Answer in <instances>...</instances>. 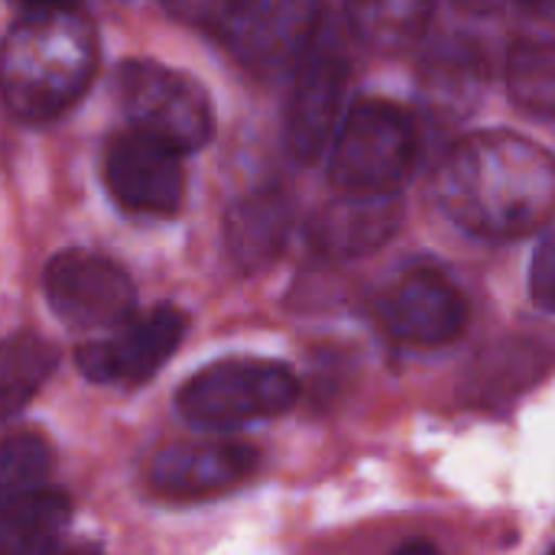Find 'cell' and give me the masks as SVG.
<instances>
[{
  "mask_svg": "<svg viewBox=\"0 0 555 555\" xmlns=\"http://www.w3.org/2000/svg\"><path fill=\"white\" fill-rule=\"evenodd\" d=\"M442 211L468 234L511 241L546 228L555 205V163L540 143L481 130L459 140L436 176Z\"/></svg>",
  "mask_w": 555,
  "mask_h": 555,
  "instance_id": "cell-1",
  "label": "cell"
},
{
  "mask_svg": "<svg viewBox=\"0 0 555 555\" xmlns=\"http://www.w3.org/2000/svg\"><path fill=\"white\" fill-rule=\"evenodd\" d=\"M94 26L75 7H29L0 49V94L23 120L65 114L91 85Z\"/></svg>",
  "mask_w": 555,
  "mask_h": 555,
  "instance_id": "cell-2",
  "label": "cell"
},
{
  "mask_svg": "<svg viewBox=\"0 0 555 555\" xmlns=\"http://www.w3.org/2000/svg\"><path fill=\"white\" fill-rule=\"evenodd\" d=\"M208 23L237 65L283 75L315 46L322 0H215Z\"/></svg>",
  "mask_w": 555,
  "mask_h": 555,
  "instance_id": "cell-3",
  "label": "cell"
},
{
  "mask_svg": "<svg viewBox=\"0 0 555 555\" xmlns=\"http://www.w3.org/2000/svg\"><path fill=\"white\" fill-rule=\"evenodd\" d=\"M296 397L299 380L286 364L267 358H228L185 380L176 403L192 426L234 429L286 413Z\"/></svg>",
  "mask_w": 555,
  "mask_h": 555,
  "instance_id": "cell-4",
  "label": "cell"
},
{
  "mask_svg": "<svg viewBox=\"0 0 555 555\" xmlns=\"http://www.w3.org/2000/svg\"><path fill=\"white\" fill-rule=\"evenodd\" d=\"M328 146L341 192H400L420 153L413 120L390 101H358Z\"/></svg>",
  "mask_w": 555,
  "mask_h": 555,
  "instance_id": "cell-5",
  "label": "cell"
},
{
  "mask_svg": "<svg viewBox=\"0 0 555 555\" xmlns=\"http://www.w3.org/2000/svg\"><path fill=\"white\" fill-rule=\"evenodd\" d=\"M117 101L140 130L176 153H192L211 137V101L205 88L159 62L130 59L117 72Z\"/></svg>",
  "mask_w": 555,
  "mask_h": 555,
  "instance_id": "cell-6",
  "label": "cell"
},
{
  "mask_svg": "<svg viewBox=\"0 0 555 555\" xmlns=\"http://www.w3.org/2000/svg\"><path fill=\"white\" fill-rule=\"evenodd\" d=\"M46 299L75 328H117L137 312V289L124 267L91 250H62L46 267Z\"/></svg>",
  "mask_w": 555,
  "mask_h": 555,
  "instance_id": "cell-7",
  "label": "cell"
},
{
  "mask_svg": "<svg viewBox=\"0 0 555 555\" xmlns=\"http://www.w3.org/2000/svg\"><path fill=\"white\" fill-rule=\"evenodd\" d=\"M189 319L176 306H156L143 315H130L104 341L78 348L75 364L94 384H140L150 380L185 338Z\"/></svg>",
  "mask_w": 555,
  "mask_h": 555,
  "instance_id": "cell-8",
  "label": "cell"
},
{
  "mask_svg": "<svg viewBox=\"0 0 555 555\" xmlns=\"http://www.w3.org/2000/svg\"><path fill=\"white\" fill-rule=\"evenodd\" d=\"M104 179L114 202L130 215L166 218L179 211L185 195L182 153L140 130H127L107 143Z\"/></svg>",
  "mask_w": 555,
  "mask_h": 555,
  "instance_id": "cell-9",
  "label": "cell"
},
{
  "mask_svg": "<svg viewBox=\"0 0 555 555\" xmlns=\"http://www.w3.org/2000/svg\"><path fill=\"white\" fill-rule=\"evenodd\" d=\"M296 68L299 75L286 107V146L299 163H315L341 124L351 68L338 49L319 46H312Z\"/></svg>",
  "mask_w": 555,
  "mask_h": 555,
  "instance_id": "cell-10",
  "label": "cell"
},
{
  "mask_svg": "<svg viewBox=\"0 0 555 555\" xmlns=\"http://www.w3.org/2000/svg\"><path fill=\"white\" fill-rule=\"evenodd\" d=\"M260 452L237 439L172 442L150 462V488L169 501H198L237 488L254 475Z\"/></svg>",
  "mask_w": 555,
  "mask_h": 555,
  "instance_id": "cell-11",
  "label": "cell"
},
{
  "mask_svg": "<svg viewBox=\"0 0 555 555\" xmlns=\"http://www.w3.org/2000/svg\"><path fill=\"white\" fill-rule=\"evenodd\" d=\"M403 224L400 192H341L306 228L309 247L328 260H354L384 247Z\"/></svg>",
  "mask_w": 555,
  "mask_h": 555,
  "instance_id": "cell-12",
  "label": "cell"
},
{
  "mask_svg": "<svg viewBox=\"0 0 555 555\" xmlns=\"http://www.w3.org/2000/svg\"><path fill=\"white\" fill-rule=\"evenodd\" d=\"M384 322L406 345L439 348L465 332L468 302L439 270H413L390 289Z\"/></svg>",
  "mask_w": 555,
  "mask_h": 555,
  "instance_id": "cell-13",
  "label": "cell"
},
{
  "mask_svg": "<svg viewBox=\"0 0 555 555\" xmlns=\"http://www.w3.org/2000/svg\"><path fill=\"white\" fill-rule=\"evenodd\" d=\"M293 231V198L283 189H257L241 195L224 218V244L237 270L257 273L270 267Z\"/></svg>",
  "mask_w": 555,
  "mask_h": 555,
  "instance_id": "cell-14",
  "label": "cell"
},
{
  "mask_svg": "<svg viewBox=\"0 0 555 555\" xmlns=\"http://www.w3.org/2000/svg\"><path fill=\"white\" fill-rule=\"evenodd\" d=\"M485 62L468 39L439 42L420 68V104L442 124L465 120L481 101Z\"/></svg>",
  "mask_w": 555,
  "mask_h": 555,
  "instance_id": "cell-15",
  "label": "cell"
},
{
  "mask_svg": "<svg viewBox=\"0 0 555 555\" xmlns=\"http://www.w3.org/2000/svg\"><path fill=\"white\" fill-rule=\"evenodd\" d=\"M72 504L55 488H36L0 504V555L42 553L59 543Z\"/></svg>",
  "mask_w": 555,
  "mask_h": 555,
  "instance_id": "cell-16",
  "label": "cell"
},
{
  "mask_svg": "<svg viewBox=\"0 0 555 555\" xmlns=\"http://www.w3.org/2000/svg\"><path fill=\"white\" fill-rule=\"evenodd\" d=\"M436 0H345V16L361 46L374 52H403L420 42Z\"/></svg>",
  "mask_w": 555,
  "mask_h": 555,
  "instance_id": "cell-17",
  "label": "cell"
},
{
  "mask_svg": "<svg viewBox=\"0 0 555 555\" xmlns=\"http://www.w3.org/2000/svg\"><path fill=\"white\" fill-rule=\"evenodd\" d=\"M59 354L36 332H16L0 341V423L16 416L52 377Z\"/></svg>",
  "mask_w": 555,
  "mask_h": 555,
  "instance_id": "cell-18",
  "label": "cell"
},
{
  "mask_svg": "<svg viewBox=\"0 0 555 555\" xmlns=\"http://www.w3.org/2000/svg\"><path fill=\"white\" fill-rule=\"evenodd\" d=\"M507 88L511 98L540 120L555 111V49L550 36L517 39L507 52Z\"/></svg>",
  "mask_w": 555,
  "mask_h": 555,
  "instance_id": "cell-19",
  "label": "cell"
},
{
  "mask_svg": "<svg viewBox=\"0 0 555 555\" xmlns=\"http://www.w3.org/2000/svg\"><path fill=\"white\" fill-rule=\"evenodd\" d=\"M550 367V358L540 345L533 341H507L498 345L481 367L475 371V387L481 397H507L543 377Z\"/></svg>",
  "mask_w": 555,
  "mask_h": 555,
  "instance_id": "cell-20",
  "label": "cell"
},
{
  "mask_svg": "<svg viewBox=\"0 0 555 555\" xmlns=\"http://www.w3.org/2000/svg\"><path fill=\"white\" fill-rule=\"evenodd\" d=\"M52 472V446L39 433H16L0 442V504L36 491Z\"/></svg>",
  "mask_w": 555,
  "mask_h": 555,
  "instance_id": "cell-21",
  "label": "cell"
},
{
  "mask_svg": "<svg viewBox=\"0 0 555 555\" xmlns=\"http://www.w3.org/2000/svg\"><path fill=\"white\" fill-rule=\"evenodd\" d=\"M530 296L543 312L555 309V247L553 237L543 234L530 263Z\"/></svg>",
  "mask_w": 555,
  "mask_h": 555,
  "instance_id": "cell-22",
  "label": "cell"
},
{
  "mask_svg": "<svg viewBox=\"0 0 555 555\" xmlns=\"http://www.w3.org/2000/svg\"><path fill=\"white\" fill-rule=\"evenodd\" d=\"M520 3L533 13H550V7H553V0H520Z\"/></svg>",
  "mask_w": 555,
  "mask_h": 555,
  "instance_id": "cell-23",
  "label": "cell"
},
{
  "mask_svg": "<svg viewBox=\"0 0 555 555\" xmlns=\"http://www.w3.org/2000/svg\"><path fill=\"white\" fill-rule=\"evenodd\" d=\"M26 7H75V0H23Z\"/></svg>",
  "mask_w": 555,
  "mask_h": 555,
  "instance_id": "cell-24",
  "label": "cell"
}]
</instances>
